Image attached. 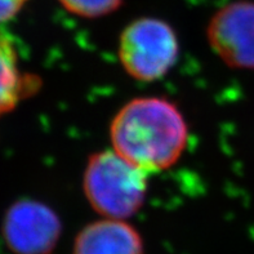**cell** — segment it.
I'll use <instances>...</instances> for the list:
<instances>
[{
    "label": "cell",
    "instance_id": "6da1fadb",
    "mask_svg": "<svg viewBox=\"0 0 254 254\" xmlns=\"http://www.w3.org/2000/svg\"><path fill=\"white\" fill-rule=\"evenodd\" d=\"M113 150L146 173L171 168L182 156L189 128L178 107L161 97L129 101L110 126Z\"/></svg>",
    "mask_w": 254,
    "mask_h": 254
},
{
    "label": "cell",
    "instance_id": "7a4b0ae2",
    "mask_svg": "<svg viewBox=\"0 0 254 254\" xmlns=\"http://www.w3.org/2000/svg\"><path fill=\"white\" fill-rule=\"evenodd\" d=\"M147 176L114 150L96 152L90 155L84 172V193L103 218L126 221L145 203Z\"/></svg>",
    "mask_w": 254,
    "mask_h": 254
},
{
    "label": "cell",
    "instance_id": "3957f363",
    "mask_svg": "<svg viewBox=\"0 0 254 254\" xmlns=\"http://www.w3.org/2000/svg\"><path fill=\"white\" fill-rule=\"evenodd\" d=\"M118 53L129 76L150 83L165 76L173 67L180 45L169 23L159 18L142 17L123 30Z\"/></svg>",
    "mask_w": 254,
    "mask_h": 254
},
{
    "label": "cell",
    "instance_id": "277c9868",
    "mask_svg": "<svg viewBox=\"0 0 254 254\" xmlns=\"http://www.w3.org/2000/svg\"><path fill=\"white\" fill-rule=\"evenodd\" d=\"M61 219L48 205L35 200H19L9 206L1 232L14 254H51L61 238Z\"/></svg>",
    "mask_w": 254,
    "mask_h": 254
},
{
    "label": "cell",
    "instance_id": "5b68a950",
    "mask_svg": "<svg viewBox=\"0 0 254 254\" xmlns=\"http://www.w3.org/2000/svg\"><path fill=\"white\" fill-rule=\"evenodd\" d=\"M206 38L210 47L229 67L254 68V3L239 0L214 13Z\"/></svg>",
    "mask_w": 254,
    "mask_h": 254
},
{
    "label": "cell",
    "instance_id": "8992f818",
    "mask_svg": "<svg viewBox=\"0 0 254 254\" xmlns=\"http://www.w3.org/2000/svg\"><path fill=\"white\" fill-rule=\"evenodd\" d=\"M72 254H145L138 231L122 219L103 218L77 234Z\"/></svg>",
    "mask_w": 254,
    "mask_h": 254
},
{
    "label": "cell",
    "instance_id": "52a82bcc",
    "mask_svg": "<svg viewBox=\"0 0 254 254\" xmlns=\"http://www.w3.org/2000/svg\"><path fill=\"white\" fill-rule=\"evenodd\" d=\"M25 80L19 72L14 47L0 34V115L12 111L22 98Z\"/></svg>",
    "mask_w": 254,
    "mask_h": 254
},
{
    "label": "cell",
    "instance_id": "ba28073f",
    "mask_svg": "<svg viewBox=\"0 0 254 254\" xmlns=\"http://www.w3.org/2000/svg\"><path fill=\"white\" fill-rule=\"evenodd\" d=\"M67 12L83 18H98L115 12L123 0H58Z\"/></svg>",
    "mask_w": 254,
    "mask_h": 254
},
{
    "label": "cell",
    "instance_id": "9c48e42d",
    "mask_svg": "<svg viewBox=\"0 0 254 254\" xmlns=\"http://www.w3.org/2000/svg\"><path fill=\"white\" fill-rule=\"evenodd\" d=\"M27 0H0V23L6 22L22 9Z\"/></svg>",
    "mask_w": 254,
    "mask_h": 254
}]
</instances>
